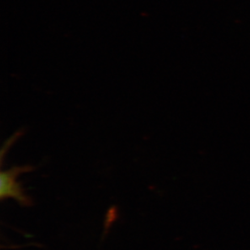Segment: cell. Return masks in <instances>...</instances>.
<instances>
[{"label": "cell", "instance_id": "obj_1", "mask_svg": "<svg viewBox=\"0 0 250 250\" xmlns=\"http://www.w3.org/2000/svg\"><path fill=\"white\" fill-rule=\"evenodd\" d=\"M34 170V167L31 166H15L2 171L0 174V198L1 200L5 198H13L17 201L20 205L23 207H31L33 205L32 198L24 193L22 186L17 182V177L20 175L30 172Z\"/></svg>", "mask_w": 250, "mask_h": 250}]
</instances>
